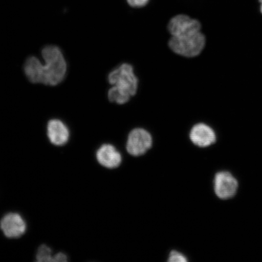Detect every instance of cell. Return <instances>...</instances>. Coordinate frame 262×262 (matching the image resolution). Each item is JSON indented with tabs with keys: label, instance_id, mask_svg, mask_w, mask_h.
<instances>
[{
	"label": "cell",
	"instance_id": "obj_8",
	"mask_svg": "<svg viewBox=\"0 0 262 262\" xmlns=\"http://www.w3.org/2000/svg\"><path fill=\"white\" fill-rule=\"evenodd\" d=\"M189 137L195 145L201 147H208L216 142L214 130L205 123H198L193 126Z\"/></svg>",
	"mask_w": 262,
	"mask_h": 262
},
{
	"label": "cell",
	"instance_id": "obj_3",
	"mask_svg": "<svg viewBox=\"0 0 262 262\" xmlns=\"http://www.w3.org/2000/svg\"><path fill=\"white\" fill-rule=\"evenodd\" d=\"M108 81L113 86L126 92L131 96L137 93L138 79L134 74L133 67L129 64L124 63L115 69L108 75Z\"/></svg>",
	"mask_w": 262,
	"mask_h": 262
},
{
	"label": "cell",
	"instance_id": "obj_5",
	"mask_svg": "<svg viewBox=\"0 0 262 262\" xmlns=\"http://www.w3.org/2000/svg\"><path fill=\"white\" fill-rule=\"evenodd\" d=\"M201 25L196 19L186 15H178L170 20L168 30L172 37L196 34L201 32Z\"/></svg>",
	"mask_w": 262,
	"mask_h": 262
},
{
	"label": "cell",
	"instance_id": "obj_1",
	"mask_svg": "<svg viewBox=\"0 0 262 262\" xmlns=\"http://www.w3.org/2000/svg\"><path fill=\"white\" fill-rule=\"evenodd\" d=\"M45 64L40 67V83L57 86L63 81L67 73V63L63 52L56 46L48 45L41 51Z\"/></svg>",
	"mask_w": 262,
	"mask_h": 262
},
{
	"label": "cell",
	"instance_id": "obj_7",
	"mask_svg": "<svg viewBox=\"0 0 262 262\" xmlns=\"http://www.w3.org/2000/svg\"><path fill=\"white\" fill-rule=\"evenodd\" d=\"M0 227L3 233L9 238L20 237L25 233L26 228L24 219L16 213L6 215L2 219Z\"/></svg>",
	"mask_w": 262,
	"mask_h": 262
},
{
	"label": "cell",
	"instance_id": "obj_11",
	"mask_svg": "<svg viewBox=\"0 0 262 262\" xmlns=\"http://www.w3.org/2000/svg\"><path fill=\"white\" fill-rule=\"evenodd\" d=\"M108 99L111 102L116 103L119 104H125L130 100L131 97L129 93L119 89V88L113 86L108 91Z\"/></svg>",
	"mask_w": 262,
	"mask_h": 262
},
{
	"label": "cell",
	"instance_id": "obj_12",
	"mask_svg": "<svg viewBox=\"0 0 262 262\" xmlns=\"http://www.w3.org/2000/svg\"><path fill=\"white\" fill-rule=\"evenodd\" d=\"M37 260L40 262L53 261L54 256L52 255V251L50 248L42 245L38 248L37 254Z\"/></svg>",
	"mask_w": 262,
	"mask_h": 262
},
{
	"label": "cell",
	"instance_id": "obj_16",
	"mask_svg": "<svg viewBox=\"0 0 262 262\" xmlns=\"http://www.w3.org/2000/svg\"><path fill=\"white\" fill-rule=\"evenodd\" d=\"M260 2L261 3V12L262 13V0H260Z\"/></svg>",
	"mask_w": 262,
	"mask_h": 262
},
{
	"label": "cell",
	"instance_id": "obj_2",
	"mask_svg": "<svg viewBox=\"0 0 262 262\" xmlns=\"http://www.w3.org/2000/svg\"><path fill=\"white\" fill-rule=\"evenodd\" d=\"M205 45V37L201 32L172 37L169 41V47L173 52L186 57L198 56L204 49Z\"/></svg>",
	"mask_w": 262,
	"mask_h": 262
},
{
	"label": "cell",
	"instance_id": "obj_15",
	"mask_svg": "<svg viewBox=\"0 0 262 262\" xmlns=\"http://www.w3.org/2000/svg\"><path fill=\"white\" fill-rule=\"evenodd\" d=\"M68 261V257L63 253H58L54 256L53 261L65 262Z\"/></svg>",
	"mask_w": 262,
	"mask_h": 262
},
{
	"label": "cell",
	"instance_id": "obj_13",
	"mask_svg": "<svg viewBox=\"0 0 262 262\" xmlns=\"http://www.w3.org/2000/svg\"><path fill=\"white\" fill-rule=\"evenodd\" d=\"M168 261L169 262H186L188 260L184 255L173 250L170 253Z\"/></svg>",
	"mask_w": 262,
	"mask_h": 262
},
{
	"label": "cell",
	"instance_id": "obj_6",
	"mask_svg": "<svg viewBox=\"0 0 262 262\" xmlns=\"http://www.w3.org/2000/svg\"><path fill=\"white\" fill-rule=\"evenodd\" d=\"M238 183L236 179L227 171L216 173L214 178V191L219 199L227 200L236 194Z\"/></svg>",
	"mask_w": 262,
	"mask_h": 262
},
{
	"label": "cell",
	"instance_id": "obj_4",
	"mask_svg": "<svg viewBox=\"0 0 262 262\" xmlns=\"http://www.w3.org/2000/svg\"><path fill=\"white\" fill-rule=\"evenodd\" d=\"M152 145V138L148 131L142 128L131 130L126 143V149L130 155L140 156L148 150Z\"/></svg>",
	"mask_w": 262,
	"mask_h": 262
},
{
	"label": "cell",
	"instance_id": "obj_9",
	"mask_svg": "<svg viewBox=\"0 0 262 262\" xmlns=\"http://www.w3.org/2000/svg\"><path fill=\"white\" fill-rule=\"evenodd\" d=\"M96 156L98 163L109 169L117 168L122 161L121 154L116 147L109 144L101 146L98 149Z\"/></svg>",
	"mask_w": 262,
	"mask_h": 262
},
{
	"label": "cell",
	"instance_id": "obj_10",
	"mask_svg": "<svg viewBox=\"0 0 262 262\" xmlns=\"http://www.w3.org/2000/svg\"><path fill=\"white\" fill-rule=\"evenodd\" d=\"M48 136L52 144L57 146L64 145L70 138V130L62 121L52 119L48 122Z\"/></svg>",
	"mask_w": 262,
	"mask_h": 262
},
{
	"label": "cell",
	"instance_id": "obj_14",
	"mask_svg": "<svg viewBox=\"0 0 262 262\" xmlns=\"http://www.w3.org/2000/svg\"><path fill=\"white\" fill-rule=\"evenodd\" d=\"M149 0H127V3L131 7L133 8H142L146 6Z\"/></svg>",
	"mask_w": 262,
	"mask_h": 262
}]
</instances>
